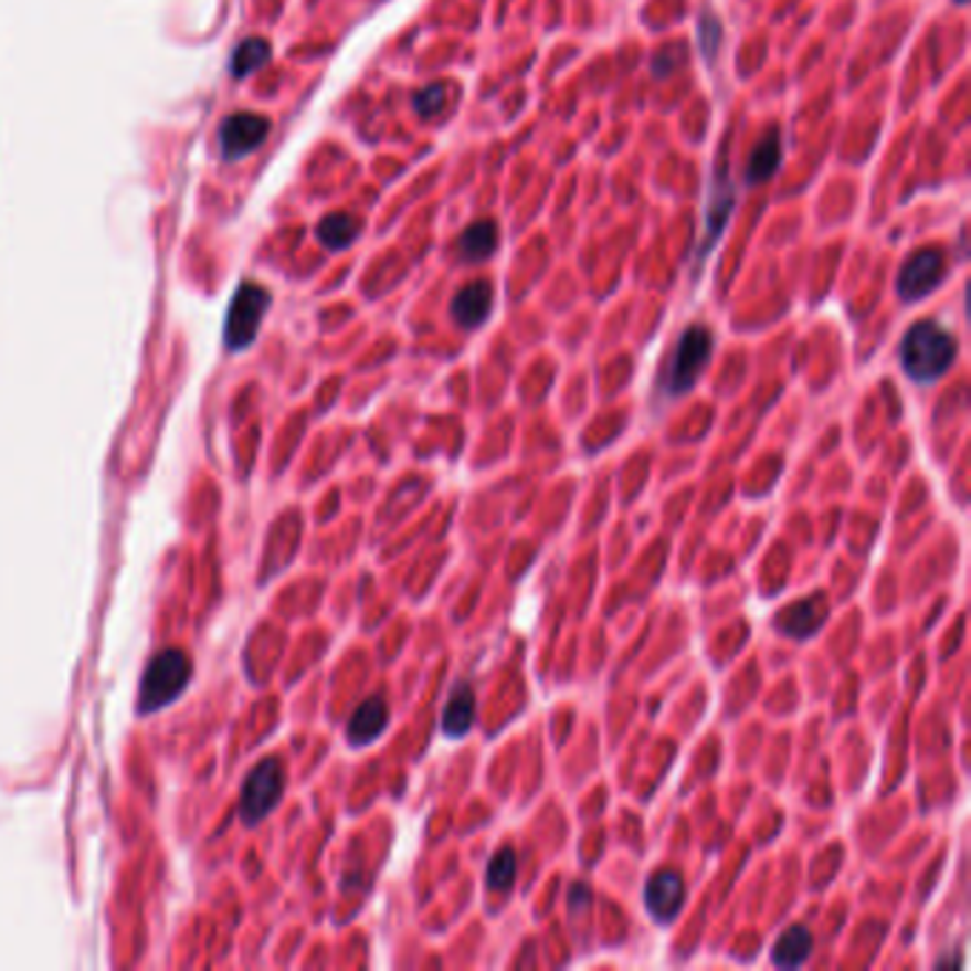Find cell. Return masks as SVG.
<instances>
[{"instance_id":"1","label":"cell","mask_w":971,"mask_h":971,"mask_svg":"<svg viewBox=\"0 0 971 971\" xmlns=\"http://www.w3.org/2000/svg\"><path fill=\"white\" fill-rule=\"evenodd\" d=\"M958 357V339L935 319L915 323L900 342V365L915 382H935Z\"/></svg>"},{"instance_id":"2","label":"cell","mask_w":971,"mask_h":971,"mask_svg":"<svg viewBox=\"0 0 971 971\" xmlns=\"http://www.w3.org/2000/svg\"><path fill=\"white\" fill-rule=\"evenodd\" d=\"M194 675V662L186 650H160V653L146 664L140 682V695H137V713L140 716H155L162 707L175 704L182 695V689L191 684Z\"/></svg>"},{"instance_id":"3","label":"cell","mask_w":971,"mask_h":971,"mask_svg":"<svg viewBox=\"0 0 971 971\" xmlns=\"http://www.w3.org/2000/svg\"><path fill=\"white\" fill-rule=\"evenodd\" d=\"M713 357V334L704 325H689L675 345L673 357L662 373V391L667 397H682L693 391V384L704 373Z\"/></svg>"},{"instance_id":"4","label":"cell","mask_w":971,"mask_h":971,"mask_svg":"<svg viewBox=\"0 0 971 971\" xmlns=\"http://www.w3.org/2000/svg\"><path fill=\"white\" fill-rule=\"evenodd\" d=\"M285 778L288 775H285L283 758H265L260 767H254L240 795V817L245 826H260L274 812V806L283 801Z\"/></svg>"},{"instance_id":"5","label":"cell","mask_w":971,"mask_h":971,"mask_svg":"<svg viewBox=\"0 0 971 971\" xmlns=\"http://www.w3.org/2000/svg\"><path fill=\"white\" fill-rule=\"evenodd\" d=\"M271 308V294L256 283H243L231 299L229 317H225V348L245 351L260 334L265 314Z\"/></svg>"},{"instance_id":"6","label":"cell","mask_w":971,"mask_h":971,"mask_svg":"<svg viewBox=\"0 0 971 971\" xmlns=\"http://www.w3.org/2000/svg\"><path fill=\"white\" fill-rule=\"evenodd\" d=\"M946 277V254L938 245H929V249L911 251L909 260L900 265V274H897V297L904 303H918V299L929 297L931 291L938 288Z\"/></svg>"},{"instance_id":"7","label":"cell","mask_w":971,"mask_h":971,"mask_svg":"<svg viewBox=\"0 0 971 971\" xmlns=\"http://www.w3.org/2000/svg\"><path fill=\"white\" fill-rule=\"evenodd\" d=\"M268 131V117L256 115V112H236V115L225 117L223 126H220V151H223V160L236 162L249 157L251 151L263 146Z\"/></svg>"},{"instance_id":"8","label":"cell","mask_w":971,"mask_h":971,"mask_svg":"<svg viewBox=\"0 0 971 971\" xmlns=\"http://www.w3.org/2000/svg\"><path fill=\"white\" fill-rule=\"evenodd\" d=\"M684 897H687V886L675 869H658L644 886V904L658 923H669L678 918Z\"/></svg>"},{"instance_id":"9","label":"cell","mask_w":971,"mask_h":971,"mask_svg":"<svg viewBox=\"0 0 971 971\" xmlns=\"http://www.w3.org/2000/svg\"><path fill=\"white\" fill-rule=\"evenodd\" d=\"M830 619V601L823 593H812L801 601H792L790 608H783L775 615V627L790 638H810L823 627V621Z\"/></svg>"},{"instance_id":"10","label":"cell","mask_w":971,"mask_h":971,"mask_svg":"<svg viewBox=\"0 0 971 971\" xmlns=\"http://www.w3.org/2000/svg\"><path fill=\"white\" fill-rule=\"evenodd\" d=\"M732 205H736V191H732V182H729L727 162L721 160L716 166V182H713V197H709L707 205V234H704V243L698 245V256L707 254L713 243L721 236L724 225L732 214Z\"/></svg>"},{"instance_id":"11","label":"cell","mask_w":971,"mask_h":971,"mask_svg":"<svg viewBox=\"0 0 971 971\" xmlns=\"http://www.w3.org/2000/svg\"><path fill=\"white\" fill-rule=\"evenodd\" d=\"M493 310V285L487 279H476V283H467L465 288L453 297L451 314L456 319L460 328H479L487 323Z\"/></svg>"},{"instance_id":"12","label":"cell","mask_w":971,"mask_h":971,"mask_svg":"<svg viewBox=\"0 0 971 971\" xmlns=\"http://www.w3.org/2000/svg\"><path fill=\"white\" fill-rule=\"evenodd\" d=\"M388 718H391V709H388V701H384L382 695H371L368 701H362L357 707V713L351 716L348 721V741L353 747H365V743L377 741L379 736L384 732L388 727Z\"/></svg>"},{"instance_id":"13","label":"cell","mask_w":971,"mask_h":971,"mask_svg":"<svg viewBox=\"0 0 971 971\" xmlns=\"http://www.w3.org/2000/svg\"><path fill=\"white\" fill-rule=\"evenodd\" d=\"M476 721V693L467 682L453 687L447 707L442 709V729L447 738H465Z\"/></svg>"},{"instance_id":"14","label":"cell","mask_w":971,"mask_h":971,"mask_svg":"<svg viewBox=\"0 0 971 971\" xmlns=\"http://www.w3.org/2000/svg\"><path fill=\"white\" fill-rule=\"evenodd\" d=\"M781 157H783V146H781V131L778 128H769L767 135L758 140V146L752 149L747 162V186H758V182H767L775 177V171L781 169Z\"/></svg>"},{"instance_id":"15","label":"cell","mask_w":971,"mask_h":971,"mask_svg":"<svg viewBox=\"0 0 971 971\" xmlns=\"http://www.w3.org/2000/svg\"><path fill=\"white\" fill-rule=\"evenodd\" d=\"M499 245V229L493 220H479V223H471L465 231H462L460 243V256L465 263H485L487 256L496 251Z\"/></svg>"},{"instance_id":"16","label":"cell","mask_w":971,"mask_h":971,"mask_svg":"<svg viewBox=\"0 0 971 971\" xmlns=\"http://www.w3.org/2000/svg\"><path fill=\"white\" fill-rule=\"evenodd\" d=\"M812 946H815L812 931L806 926H792L790 931H783L778 938L775 949H772V963L778 969H798L812 954Z\"/></svg>"},{"instance_id":"17","label":"cell","mask_w":971,"mask_h":971,"mask_svg":"<svg viewBox=\"0 0 971 971\" xmlns=\"http://www.w3.org/2000/svg\"><path fill=\"white\" fill-rule=\"evenodd\" d=\"M317 236L319 243H323L328 251H342L348 249V245L357 243L359 220L353 214H345V211L328 214L323 223L317 225Z\"/></svg>"},{"instance_id":"18","label":"cell","mask_w":971,"mask_h":971,"mask_svg":"<svg viewBox=\"0 0 971 971\" xmlns=\"http://www.w3.org/2000/svg\"><path fill=\"white\" fill-rule=\"evenodd\" d=\"M271 61V43L265 38H245L240 46H236L234 57H231V75L236 81L254 75L256 68H263Z\"/></svg>"},{"instance_id":"19","label":"cell","mask_w":971,"mask_h":971,"mask_svg":"<svg viewBox=\"0 0 971 971\" xmlns=\"http://www.w3.org/2000/svg\"><path fill=\"white\" fill-rule=\"evenodd\" d=\"M516 880V852L513 849H499V855L493 857L490 866H487V886L493 891H507Z\"/></svg>"},{"instance_id":"20","label":"cell","mask_w":971,"mask_h":971,"mask_svg":"<svg viewBox=\"0 0 971 971\" xmlns=\"http://www.w3.org/2000/svg\"><path fill=\"white\" fill-rule=\"evenodd\" d=\"M447 106V83H431L413 95V108L419 117H436Z\"/></svg>"},{"instance_id":"21","label":"cell","mask_w":971,"mask_h":971,"mask_svg":"<svg viewBox=\"0 0 971 971\" xmlns=\"http://www.w3.org/2000/svg\"><path fill=\"white\" fill-rule=\"evenodd\" d=\"M721 21L716 18L713 9H704L701 14V27H698V46H701L704 61L713 63L716 61V52L721 46Z\"/></svg>"},{"instance_id":"22","label":"cell","mask_w":971,"mask_h":971,"mask_svg":"<svg viewBox=\"0 0 971 971\" xmlns=\"http://www.w3.org/2000/svg\"><path fill=\"white\" fill-rule=\"evenodd\" d=\"M675 57H684V52L678 46H664L662 52L653 57V72L658 77H667L675 68Z\"/></svg>"},{"instance_id":"23","label":"cell","mask_w":971,"mask_h":971,"mask_svg":"<svg viewBox=\"0 0 971 971\" xmlns=\"http://www.w3.org/2000/svg\"><path fill=\"white\" fill-rule=\"evenodd\" d=\"M954 3H965V0H954Z\"/></svg>"}]
</instances>
